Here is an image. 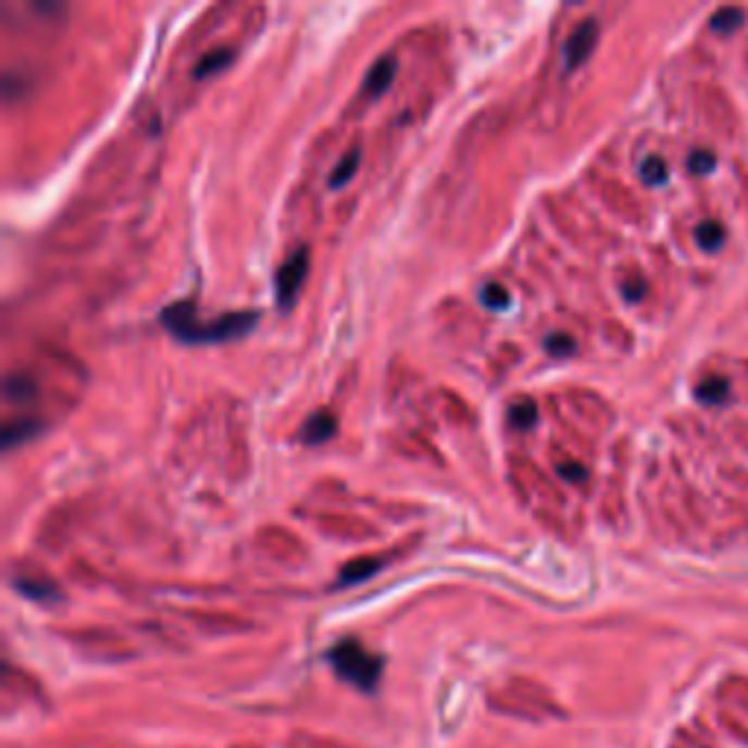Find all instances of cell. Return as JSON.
<instances>
[{"mask_svg":"<svg viewBox=\"0 0 748 748\" xmlns=\"http://www.w3.org/2000/svg\"><path fill=\"white\" fill-rule=\"evenodd\" d=\"M374 571H381V559H360L351 561L346 571L339 573V585H351V582H360L365 576H372Z\"/></svg>","mask_w":748,"mask_h":748,"instance_id":"cell-11","label":"cell"},{"mask_svg":"<svg viewBox=\"0 0 748 748\" xmlns=\"http://www.w3.org/2000/svg\"><path fill=\"white\" fill-rule=\"evenodd\" d=\"M535 403L533 401H521V403H514L512 407V412H509V419H512V424L514 427H521V431H526L529 424L535 421Z\"/></svg>","mask_w":748,"mask_h":748,"instance_id":"cell-16","label":"cell"},{"mask_svg":"<svg viewBox=\"0 0 748 748\" xmlns=\"http://www.w3.org/2000/svg\"><path fill=\"white\" fill-rule=\"evenodd\" d=\"M666 176H670V170H666L664 159H658V155H652V159H646L640 164V178H644L646 185H664Z\"/></svg>","mask_w":748,"mask_h":748,"instance_id":"cell-13","label":"cell"},{"mask_svg":"<svg viewBox=\"0 0 748 748\" xmlns=\"http://www.w3.org/2000/svg\"><path fill=\"white\" fill-rule=\"evenodd\" d=\"M3 395L10 398L12 403H29L38 395V384L29 377V374H10L7 384H3Z\"/></svg>","mask_w":748,"mask_h":748,"instance_id":"cell-7","label":"cell"},{"mask_svg":"<svg viewBox=\"0 0 748 748\" xmlns=\"http://www.w3.org/2000/svg\"><path fill=\"white\" fill-rule=\"evenodd\" d=\"M483 304H486V308L503 310L506 304H509V292H506L500 284H486V287H483Z\"/></svg>","mask_w":748,"mask_h":748,"instance_id":"cell-17","label":"cell"},{"mask_svg":"<svg viewBox=\"0 0 748 748\" xmlns=\"http://www.w3.org/2000/svg\"><path fill=\"white\" fill-rule=\"evenodd\" d=\"M36 431H38L36 419L10 421V424H7V431H3V445H7V448H12V445H18L21 439H27V436H33Z\"/></svg>","mask_w":748,"mask_h":748,"instance_id":"cell-12","label":"cell"},{"mask_svg":"<svg viewBox=\"0 0 748 748\" xmlns=\"http://www.w3.org/2000/svg\"><path fill=\"white\" fill-rule=\"evenodd\" d=\"M308 249H296V252L280 263L278 275H275V299H278L280 308H290L296 292L301 290L304 284V275H308Z\"/></svg>","mask_w":748,"mask_h":748,"instance_id":"cell-3","label":"cell"},{"mask_svg":"<svg viewBox=\"0 0 748 748\" xmlns=\"http://www.w3.org/2000/svg\"><path fill=\"white\" fill-rule=\"evenodd\" d=\"M547 351H550V354H571L573 339L571 337H550L547 339Z\"/></svg>","mask_w":748,"mask_h":748,"instance_id":"cell-19","label":"cell"},{"mask_svg":"<svg viewBox=\"0 0 748 748\" xmlns=\"http://www.w3.org/2000/svg\"><path fill=\"white\" fill-rule=\"evenodd\" d=\"M357 161H360V150H351L346 155V159L339 161V167L331 173V187H339V185H346L348 178L354 176V170H357Z\"/></svg>","mask_w":748,"mask_h":748,"instance_id":"cell-14","label":"cell"},{"mask_svg":"<svg viewBox=\"0 0 748 748\" xmlns=\"http://www.w3.org/2000/svg\"><path fill=\"white\" fill-rule=\"evenodd\" d=\"M696 244H699L701 249H708V252L720 249V246L725 244V225L716 223V220H705V223L696 228Z\"/></svg>","mask_w":748,"mask_h":748,"instance_id":"cell-9","label":"cell"},{"mask_svg":"<svg viewBox=\"0 0 748 748\" xmlns=\"http://www.w3.org/2000/svg\"><path fill=\"white\" fill-rule=\"evenodd\" d=\"M696 398H699L701 403H722L728 398V381H722V377H708V381H701V384L696 386Z\"/></svg>","mask_w":748,"mask_h":748,"instance_id":"cell-10","label":"cell"},{"mask_svg":"<svg viewBox=\"0 0 748 748\" xmlns=\"http://www.w3.org/2000/svg\"><path fill=\"white\" fill-rule=\"evenodd\" d=\"M161 322L167 327L170 334L182 342H223V339L244 337L252 331V325L258 322V313H225L220 319H211V322H202L197 313V308L190 301H176L170 304L164 313H161Z\"/></svg>","mask_w":748,"mask_h":748,"instance_id":"cell-1","label":"cell"},{"mask_svg":"<svg viewBox=\"0 0 748 748\" xmlns=\"http://www.w3.org/2000/svg\"><path fill=\"white\" fill-rule=\"evenodd\" d=\"M599 38V24L594 18H585L579 27L573 29L571 38L564 41V71H576L585 59L594 53Z\"/></svg>","mask_w":748,"mask_h":748,"instance_id":"cell-4","label":"cell"},{"mask_svg":"<svg viewBox=\"0 0 748 748\" xmlns=\"http://www.w3.org/2000/svg\"><path fill=\"white\" fill-rule=\"evenodd\" d=\"M334 431H337V419H334L331 412L319 410V412H313L308 421H304L301 439L308 441V445H322V441H327L331 436H334Z\"/></svg>","mask_w":748,"mask_h":748,"instance_id":"cell-5","label":"cell"},{"mask_svg":"<svg viewBox=\"0 0 748 748\" xmlns=\"http://www.w3.org/2000/svg\"><path fill=\"white\" fill-rule=\"evenodd\" d=\"M739 21H743V10H722L716 12L711 18V29L713 33H734V29L739 27Z\"/></svg>","mask_w":748,"mask_h":748,"instance_id":"cell-15","label":"cell"},{"mask_svg":"<svg viewBox=\"0 0 748 748\" xmlns=\"http://www.w3.org/2000/svg\"><path fill=\"white\" fill-rule=\"evenodd\" d=\"M395 79V59L392 57H384L377 59L372 65V71H369V76H365V94H372V97H381V94L392 85Z\"/></svg>","mask_w":748,"mask_h":748,"instance_id":"cell-6","label":"cell"},{"mask_svg":"<svg viewBox=\"0 0 748 748\" xmlns=\"http://www.w3.org/2000/svg\"><path fill=\"white\" fill-rule=\"evenodd\" d=\"M331 664L346 682L357 684L360 690H372L377 678H381V658L372 652H365L357 640H342L331 649Z\"/></svg>","mask_w":748,"mask_h":748,"instance_id":"cell-2","label":"cell"},{"mask_svg":"<svg viewBox=\"0 0 748 748\" xmlns=\"http://www.w3.org/2000/svg\"><path fill=\"white\" fill-rule=\"evenodd\" d=\"M559 474H561V477L576 479V483H579V479H585V467L576 465V462H564V465L559 467Z\"/></svg>","mask_w":748,"mask_h":748,"instance_id":"cell-20","label":"cell"},{"mask_svg":"<svg viewBox=\"0 0 748 748\" xmlns=\"http://www.w3.org/2000/svg\"><path fill=\"white\" fill-rule=\"evenodd\" d=\"M234 59V50L232 47H216V50H211V53H205V57L199 59L197 71H194V76L197 79H205L208 74H216V71H223L228 62Z\"/></svg>","mask_w":748,"mask_h":748,"instance_id":"cell-8","label":"cell"},{"mask_svg":"<svg viewBox=\"0 0 748 748\" xmlns=\"http://www.w3.org/2000/svg\"><path fill=\"white\" fill-rule=\"evenodd\" d=\"M687 167H690L693 173H711V170L716 167V159H713L711 152L696 150L690 155V161H687Z\"/></svg>","mask_w":748,"mask_h":748,"instance_id":"cell-18","label":"cell"}]
</instances>
